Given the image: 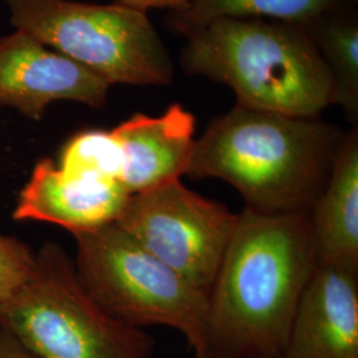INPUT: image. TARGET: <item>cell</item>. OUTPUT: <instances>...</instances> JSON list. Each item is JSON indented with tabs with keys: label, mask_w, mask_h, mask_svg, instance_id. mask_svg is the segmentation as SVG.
<instances>
[{
	"label": "cell",
	"mask_w": 358,
	"mask_h": 358,
	"mask_svg": "<svg viewBox=\"0 0 358 358\" xmlns=\"http://www.w3.org/2000/svg\"><path fill=\"white\" fill-rule=\"evenodd\" d=\"M278 358H358V271L317 266Z\"/></svg>",
	"instance_id": "30bf717a"
},
{
	"label": "cell",
	"mask_w": 358,
	"mask_h": 358,
	"mask_svg": "<svg viewBox=\"0 0 358 358\" xmlns=\"http://www.w3.org/2000/svg\"><path fill=\"white\" fill-rule=\"evenodd\" d=\"M77 276L87 292L136 327L165 325L185 336L196 358L206 357L208 296L150 254L115 223L77 232Z\"/></svg>",
	"instance_id": "5b68a950"
},
{
	"label": "cell",
	"mask_w": 358,
	"mask_h": 358,
	"mask_svg": "<svg viewBox=\"0 0 358 358\" xmlns=\"http://www.w3.org/2000/svg\"><path fill=\"white\" fill-rule=\"evenodd\" d=\"M112 131L122 148L120 183L129 195L186 176L196 138L195 117L182 105L159 115H131Z\"/></svg>",
	"instance_id": "8fae6325"
},
{
	"label": "cell",
	"mask_w": 358,
	"mask_h": 358,
	"mask_svg": "<svg viewBox=\"0 0 358 358\" xmlns=\"http://www.w3.org/2000/svg\"><path fill=\"white\" fill-rule=\"evenodd\" d=\"M57 167L68 176L90 174L120 183L122 148L112 130H85L65 143Z\"/></svg>",
	"instance_id": "9a60e30c"
},
{
	"label": "cell",
	"mask_w": 358,
	"mask_h": 358,
	"mask_svg": "<svg viewBox=\"0 0 358 358\" xmlns=\"http://www.w3.org/2000/svg\"><path fill=\"white\" fill-rule=\"evenodd\" d=\"M341 0H194L169 17L183 35L223 17H262L307 27L338 11Z\"/></svg>",
	"instance_id": "4fadbf2b"
},
{
	"label": "cell",
	"mask_w": 358,
	"mask_h": 358,
	"mask_svg": "<svg viewBox=\"0 0 358 358\" xmlns=\"http://www.w3.org/2000/svg\"><path fill=\"white\" fill-rule=\"evenodd\" d=\"M238 217L177 179L129 195L115 224L208 296Z\"/></svg>",
	"instance_id": "52a82bcc"
},
{
	"label": "cell",
	"mask_w": 358,
	"mask_h": 358,
	"mask_svg": "<svg viewBox=\"0 0 358 358\" xmlns=\"http://www.w3.org/2000/svg\"><path fill=\"white\" fill-rule=\"evenodd\" d=\"M309 219L317 266L358 271L357 128L344 134Z\"/></svg>",
	"instance_id": "7c38bea8"
},
{
	"label": "cell",
	"mask_w": 358,
	"mask_h": 358,
	"mask_svg": "<svg viewBox=\"0 0 358 358\" xmlns=\"http://www.w3.org/2000/svg\"><path fill=\"white\" fill-rule=\"evenodd\" d=\"M0 358H40L13 332L0 325Z\"/></svg>",
	"instance_id": "e0dca14e"
},
{
	"label": "cell",
	"mask_w": 358,
	"mask_h": 358,
	"mask_svg": "<svg viewBox=\"0 0 358 358\" xmlns=\"http://www.w3.org/2000/svg\"><path fill=\"white\" fill-rule=\"evenodd\" d=\"M15 29L109 85H169L170 53L146 13L76 0H3Z\"/></svg>",
	"instance_id": "8992f818"
},
{
	"label": "cell",
	"mask_w": 358,
	"mask_h": 358,
	"mask_svg": "<svg viewBox=\"0 0 358 358\" xmlns=\"http://www.w3.org/2000/svg\"><path fill=\"white\" fill-rule=\"evenodd\" d=\"M338 11L321 17L306 28L332 75L334 105H340L345 110L348 118L356 122L358 115L357 19L343 16Z\"/></svg>",
	"instance_id": "5bb4252c"
},
{
	"label": "cell",
	"mask_w": 358,
	"mask_h": 358,
	"mask_svg": "<svg viewBox=\"0 0 358 358\" xmlns=\"http://www.w3.org/2000/svg\"><path fill=\"white\" fill-rule=\"evenodd\" d=\"M110 85L26 32L0 38V106L40 120L55 101L103 108Z\"/></svg>",
	"instance_id": "ba28073f"
},
{
	"label": "cell",
	"mask_w": 358,
	"mask_h": 358,
	"mask_svg": "<svg viewBox=\"0 0 358 358\" xmlns=\"http://www.w3.org/2000/svg\"><path fill=\"white\" fill-rule=\"evenodd\" d=\"M192 1L194 0H113V4L141 13H146L152 8H169L174 13L186 8Z\"/></svg>",
	"instance_id": "ac0fdd59"
},
{
	"label": "cell",
	"mask_w": 358,
	"mask_h": 358,
	"mask_svg": "<svg viewBox=\"0 0 358 358\" xmlns=\"http://www.w3.org/2000/svg\"><path fill=\"white\" fill-rule=\"evenodd\" d=\"M344 134L322 122L236 105L195 140L186 176L234 186L262 214L309 211L324 190Z\"/></svg>",
	"instance_id": "7a4b0ae2"
},
{
	"label": "cell",
	"mask_w": 358,
	"mask_h": 358,
	"mask_svg": "<svg viewBox=\"0 0 358 358\" xmlns=\"http://www.w3.org/2000/svg\"><path fill=\"white\" fill-rule=\"evenodd\" d=\"M35 266L36 252L19 239L0 232V306L26 285Z\"/></svg>",
	"instance_id": "2e32d148"
},
{
	"label": "cell",
	"mask_w": 358,
	"mask_h": 358,
	"mask_svg": "<svg viewBox=\"0 0 358 358\" xmlns=\"http://www.w3.org/2000/svg\"><path fill=\"white\" fill-rule=\"evenodd\" d=\"M0 325L40 358H152L153 340L108 313L83 287L73 259L44 244L26 285L0 306Z\"/></svg>",
	"instance_id": "277c9868"
},
{
	"label": "cell",
	"mask_w": 358,
	"mask_h": 358,
	"mask_svg": "<svg viewBox=\"0 0 358 358\" xmlns=\"http://www.w3.org/2000/svg\"><path fill=\"white\" fill-rule=\"evenodd\" d=\"M128 198L117 180L68 176L52 159L43 158L19 194L13 217L51 223L73 235L115 223Z\"/></svg>",
	"instance_id": "9c48e42d"
},
{
	"label": "cell",
	"mask_w": 358,
	"mask_h": 358,
	"mask_svg": "<svg viewBox=\"0 0 358 358\" xmlns=\"http://www.w3.org/2000/svg\"><path fill=\"white\" fill-rule=\"evenodd\" d=\"M263 358H278V357H263Z\"/></svg>",
	"instance_id": "d6986e66"
},
{
	"label": "cell",
	"mask_w": 358,
	"mask_h": 358,
	"mask_svg": "<svg viewBox=\"0 0 358 358\" xmlns=\"http://www.w3.org/2000/svg\"><path fill=\"white\" fill-rule=\"evenodd\" d=\"M180 65L230 87L245 108L315 118L334 105L332 75L304 26L217 19L187 35Z\"/></svg>",
	"instance_id": "3957f363"
},
{
	"label": "cell",
	"mask_w": 358,
	"mask_h": 358,
	"mask_svg": "<svg viewBox=\"0 0 358 358\" xmlns=\"http://www.w3.org/2000/svg\"><path fill=\"white\" fill-rule=\"evenodd\" d=\"M316 268L309 211L244 207L208 292L205 358L279 357Z\"/></svg>",
	"instance_id": "6da1fadb"
}]
</instances>
